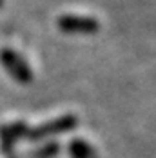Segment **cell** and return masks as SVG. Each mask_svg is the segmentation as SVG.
<instances>
[{"instance_id":"cell-1","label":"cell","mask_w":156,"mask_h":158,"mask_svg":"<svg viewBox=\"0 0 156 158\" xmlns=\"http://www.w3.org/2000/svg\"><path fill=\"white\" fill-rule=\"evenodd\" d=\"M58 27L65 33H82L91 35L96 33L100 24L93 16H80V15H65L58 20Z\"/></svg>"},{"instance_id":"cell-2","label":"cell","mask_w":156,"mask_h":158,"mask_svg":"<svg viewBox=\"0 0 156 158\" xmlns=\"http://www.w3.org/2000/svg\"><path fill=\"white\" fill-rule=\"evenodd\" d=\"M2 62L6 65V69L15 77L16 80H20L22 84H27L29 80H31V71H29V67L26 65V62L15 55L13 51H2Z\"/></svg>"},{"instance_id":"cell-3","label":"cell","mask_w":156,"mask_h":158,"mask_svg":"<svg viewBox=\"0 0 156 158\" xmlns=\"http://www.w3.org/2000/svg\"><path fill=\"white\" fill-rule=\"evenodd\" d=\"M76 127V118L75 116H62V118H56L53 122H49L46 126H42L40 129H36L33 133V138H40V136H47V135H58V133H65L69 129H75Z\"/></svg>"},{"instance_id":"cell-4","label":"cell","mask_w":156,"mask_h":158,"mask_svg":"<svg viewBox=\"0 0 156 158\" xmlns=\"http://www.w3.org/2000/svg\"><path fill=\"white\" fill-rule=\"evenodd\" d=\"M69 151H71V156L73 158H94V149L84 140H75L69 145Z\"/></svg>"},{"instance_id":"cell-5","label":"cell","mask_w":156,"mask_h":158,"mask_svg":"<svg viewBox=\"0 0 156 158\" xmlns=\"http://www.w3.org/2000/svg\"><path fill=\"white\" fill-rule=\"evenodd\" d=\"M0 4H2V0H0Z\"/></svg>"}]
</instances>
